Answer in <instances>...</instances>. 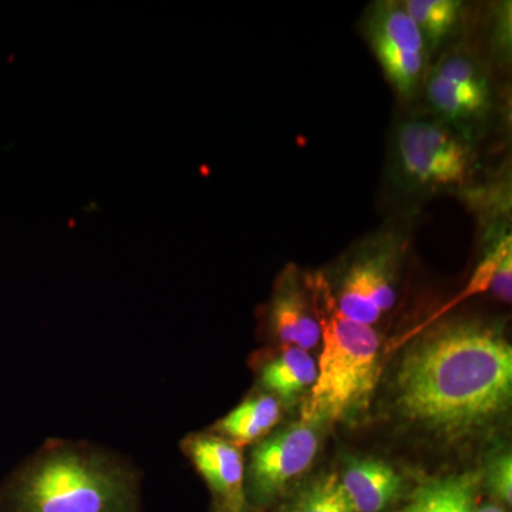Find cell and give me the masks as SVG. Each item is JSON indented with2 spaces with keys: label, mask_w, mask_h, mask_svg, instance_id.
<instances>
[{
  "label": "cell",
  "mask_w": 512,
  "mask_h": 512,
  "mask_svg": "<svg viewBox=\"0 0 512 512\" xmlns=\"http://www.w3.org/2000/svg\"><path fill=\"white\" fill-rule=\"evenodd\" d=\"M476 512H504L500 507L493 504L483 505V507L476 508Z\"/></svg>",
  "instance_id": "d6986e66"
},
{
  "label": "cell",
  "mask_w": 512,
  "mask_h": 512,
  "mask_svg": "<svg viewBox=\"0 0 512 512\" xmlns=\"http://www.w3.org/2000/svg\"><path fill=\"white\" fill-rule=\"evenodd\" d=\"M316 376L318 363L306 350L286 348L264 367L261 380L266 390L289 402L311 390Z\"/></svg>",
  "instance_id": "4fadbf2b"
},
{
  "label": "cell",
  "mask_w": 512,
  "mask_h": 512,
  "mask_svg": "<svg viewBox=\"0 0 512 512\" xmlns=\"http://www.w3.org/2000/svg\"><path fill=\"white\" fill-rule=\"evenodd\" d=\"M281 419V406L274 396H259L245 400L237 409L218 421L215 431L231 443H252L264 437Z\"/></svg>",
  "instance_id": "7c38bea8"
},
{
  "label": "cell",
  "mask_w": 512,
  "mask_h": 512,
  "mask_svg": "<svg viewBox=\"0 0 512 512\" xmlns=\"http://www.w3.org/2000/svg\"><path fill=\"white\" fill-rule=\"evenodd\" d=\"M404 9L416 23L424 43L439 45L457 28L463 12L460 0H407Z\"/></svg>",
  "instance_id": "9a60e30c"
},
{
  "label": "cell",
  "mask_w": 512,
  "mask_h": 512,
  "mask_svg": "<svg viewBox=\"0 0 512 512\" xmlns=\"http://www.w3.org/2000/svg\"><path fill=\"white\" fill-rule=\"evenodd\" d=\"M292 512H356L350 505L340 478L335 474L320 478L296 501Z\"/></svg>",
  "instance_id": "2e32d148"
},
{
  "label": "cell",
  "mask_w": 512,
  "mask_h": 512,
  "mask_svg": "<svg viewBox=\"0 0 512 512\" xmlns=\"http://www.w3.org/2000/svg\"><path fill=\"white\" fill-rule=\"evenodd\" d=\"M397 244L380 238L360 251L343 276L335 295L346 318L373 326L396 303Z\"/></svg>",
  "instance_id": "8992f818"
},
{
  "label": "cell",
  "mask_w": 512,
  "mask_h": 512,
  "mask_svg": "<svg viewBox=\"0 0 512 512\" xmlns=\"http://www.w3.org/2000/svg\"><path fill=\"white\" fill-rule=\"evenodd\" d=\"M183 450L225 511L244 512L245 463L237 444L221 436L194 434L184 440Z\"/></svg>",
  "instance_id": "9c48e42d"
},
{
  "label": "cell",
  "mask_w": 512,
  "mask_h": 512,
  "mask_svg": "<svg viewBox=\"0 0 512 512\" xmlns=\"http://www.w3.org/2000/svg\"><path fill=\"white\" fill-rule=\"evenodd\" d=\"M477 474L440 478L419 488L404 512H476Z\"/></svg>",
  "instance_id": "5bb4252c"
},
{
  "label": "cell",
  "mask_w": 512,
  "mask_h": 512,
  "mask_svg": "<svg viewBox=\"0 0 512 512\" xmlns=\"http://www.w3.org/2000/svg\"><path fill=\"white\" fill-rule=\"evenodd\" d=\"M323 340L318 376L302 421H336L366 407L379 380L380 339L369 325L346 318L323 275L306 278Z\"/></svg>",
  "instance_id": "3957f363"
},
{
  "label": "cell",
  "mask_w": 512,
  "mask_h": 512,
  "mask_svg": "<svg viewBox=\"0 0 512 512\" xmlns=\"http://www.w3.org/2000/svg\"><path fill=\"white\" fill-rule=\"evenodd\" d=\"M319 436L315 424L299 421L261 441L252 451L249 490L259 501H269L315 460Z\"/></svg>",
  "instance_id": "52a82bcc"
},
{
  "label": "cell",
  "mask_w": 512,
  "mask_h": 512,
  "mask_svg": "<svg viewBox=\"0 0 512 512\" xmlns=\"http://www.w3.org/2000/svg\"><path fill=\"white\" fill-rule=\"evenodd\" d=\"M0 512H141L140 476L113 451L50 440L0 484Z\"/></svg>",
  "instance_id": "7a4b0ae2"
},
{
  "label": "cell",
  "mask_w": 512,
  "mask_h": 512,
  "mask_svg": "<svg viewBox=\"0 0 512 512\" xmlns=\"http://www.w3.org/2000/svg\"><path fill=\"white\" fill-rule=\"evenodd\" d=\"M367 39L394 90L413 97L424 80L427 46L403 3H379L367 20Z\"/></svg>",
  "instance_id": "5b68a950"
},
{
  "label": "cell",
  "mask_w": 512,
  "mask_h": 512,
  "mask_svg": "<svg viewBox=\"0 0 512 512\" xmlns=\"http://www.w3.org/2000/svg\"><path fill=\"white\" fill-rule=\"evenodd\" d=\"M491 292L505 303L511 302L512 295V254L510 251L501 256L490 279Z\"/></svg>",
  "instance_id": "ac0fdd59"
},
{
  "label": "cell",
  "mask_w": 512,
  "mask_h": 512,
  "mask_svg": "<svg viewBox=\"0 0 512 512\" xmlns=\"http://www.w3.org/2000/svg\"><path fill=\"white\" fill-rule=\"evenodd\" d=\"M397 154L407 177L423 187H456L466 183L473 167L470 147L436 121L404 123L397 136Z\"/></svg>",
  "instance_id": "277c9868"
},
{
  "label": "cell",
  "mask_w": 512,
  "mask_h": 512,
  "mask_svg": "<svg viewBox=\"0 0 512 512\" xmlns=\"http://www.w3.org/2000/svg\"><path fill=\"white\" fill-rule=\"evenodd\" d=\"M427 99L448 120H471L488 110L491 92L484 73L473 60L453 56L430 74Z\"/></svg>",
  "instance_id": "ba28073f"
},
{
  "label": "cell",
  "mask_w": 512,
  "mask_h": 512,
  "mask_svg": "<svg viewBox=\"0 0 512 512\" xmlns=\"http://www.w3.org/2000/svg\"><path fill=\"white\" fill-rule=\"evenodd\" d=\"M394 390L404 416L420 426L446 436L481 429L510 409V342L481 323L437 326L406 350Z\"/></svg>",
  "instance_id": "6da1fadb"
},
{
  "label": "cell",
  "mask_w": 512,
  "mask_h": 512,
  "mask_svg": "<svg viewBox=\"0 0 512 512\" xmlns=\"http://www.w3.org/2000/svg\"><path fill=\"white\" fill-rule=\"evenodd\" d=\"M269 325L275 338L286 348L306 350L315 348L320 340V326L309 292L308 282L296 268L286 269L276 282Z\"/></svg>",
  "instance_id": "30bf717a"
},
{
  "label": "cell",
  "mask_w": 512,
  "mask_h": 512,
  "mask_svg": "<svg viewBox=\"0 0 512 512\" xmlns=\"http://www.w3.org/2000/svg\"><path fill=\"white\" fill-rule=\"evenodd\" d=\"M350 505L356 512H382L403 493V478L384 461L360 458L340 477Z\"/></svg>",
  "instance_id": "8fae6325"
},
{
  "label": "cell",
  "mask_w": 512,
  "mask_h": 512,
  "mask_svg": "<svg viewBox=\"0 0 512 512\" xmlns=\"http://www.w3.org/2000/svg\"><path fill=\"white\" fill-rule=\"evenodd\" d=\"M485 483L495 497L503 503H512V456L511 453L498 454L490 461L485 473Z\"/></svg>",
  "instance_id": "e0dca14e"
},
{
  "label": "cell",
  "mask_w": 512,
  "mask_h": 512,
  "mask_svg": "<svg viewBox=\"0 0 512 512\" xmlns=\"http://www.w3.org/2000/svg\"><path fill=\"white\" fill-rule=\"evenodd\" d=\"M225 512H228V511H225Z\"/></svg>",
  "instance_id": "ffe728a7"
}]
</instances>
